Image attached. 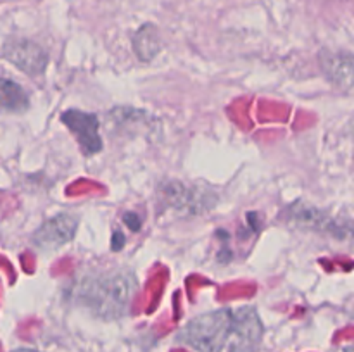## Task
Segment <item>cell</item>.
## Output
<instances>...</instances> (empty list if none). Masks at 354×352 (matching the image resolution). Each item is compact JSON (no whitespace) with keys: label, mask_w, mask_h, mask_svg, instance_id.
I'll return each mask as SVG.
<instances>
[{"label":"cell","mask_w":354,"mask_h":352,"mask_svg":"<svg viewBox=\"0 0 354 352\" xmlns=\"http://www.w3.org/2000/svg\"><path fill=\"white\" fill-rule=\"evenodd\" d=\"M263 338V323L252 306L221 307L190 320L178 342L197 352H254Z\"/></svg>","instance_id":"cell-1"},{"label":"cell","mask_w":354,"mask_h":352,"mask_svg":"<svg viewBox=\"0 0 354 352\" xmlns=\"http://www.w3.org/2000/svg\"><path fill=\"white\" fill-rule=\"evenodd\" d=\"M138 290V280L128 269L90 273L75 286V299L85 309L104 320H116L128 313Z\"/></svg>","instance_id":"cell-2"},{"label":"cell","mask_w":354,"mask_h":352,"mask_svg":"<svg viewBox=\"0 0 354 352\" xmlns=\"http://www.w3.org/2000/svg\"><path fill=\"white\" fill-rule=\"evenodd\" d=\"M158 200L165 211H173L180 216H197L213 209L218 195L209 188H197L178 179H166L159 185Z\"/></svg>","instance_id":"cell-3"},{"label":"cell","mask_w":354,"mask_h":352,"mask_svg":"<svg viewBox=\"0 0 354 352\" xmlns=\"http://www.w3.org/2000/svg\"><path fill=\"white\" fill-rule=\"evenodd\" d=\"M61 123L76 138L80 150L90 157L102 150L104 141L100 137V121L97 114L80 109H68L61 114Z\"/></svg>","instance_id":"cell-4"},{"label":"cell","mask_w":354,"mask_h":352,"mask_svg":"<svg viewBox=\"0 0 354 352\" xmlns=\"http://www.w3.org/2000/svg\"><path fill=\"white\" fill-rule=\"evenodd\" d=\"M3 59L10 64L16 66L21 72L30 78H40L44 76L48 66V54L37 41L24 40V38H14L3 45Z\"/></svg>","instance_id":"cell-5"},{"label":"cell","mask_w":354,"mask_h":352,"mask_svg":"<svg viewBox=\"0 0 354 352\" xmlns=\"http://www.w3.org/2000/svg\"><path fill=\"white\" fill-rule=\"evenodd\" d=\"M76 230H78V217L75 214H55L35 230L31 242L40 251H55L68 245L75 238Z\"/></svg>","instance_id":"cell-6"},{"label":"cell","mask_w":354,"mask_h":352,"mask_svg":"<svg viewBox=\"0 0 354 352\" xmlns=\"http://www.w3.org/2000/svg\"><path fill=\"white\" fill-rule=\"evenodd\" d=\"M322 69L328 81L342 90L354 88V55L353 54H324L320 57Z\"/></svg>","instance_id":"cell-7"},{"label":"cell","mask_w":354,"mask_h":352,"mask_svg":"<svg viewBox=\"0 0 354 352\" xmlns=\"http://www.w3.org/2000/svg\"><path fill=\"white\" fill-rule=\"evenodd\" d=\"M131 45H133L135 55L142 62L154 61L162 50L161 35H159L158 28L151 23L144 24V26L135 31L133 38H131Z\"/></svg>","instance_id":"cell-8"},{"label":"cell","mask_w":354,"mask_h":352,"mask_svg":"<svg viewBox=\"0 0 354 352\" xmlns=\"http://www.w3.org/2000/svg\"><path fill=\"white\" fill-rule=\"evenodd\" d=\"M0 99H2V109L6 113L23 114L30 107V95L26 90L16 81L10 79H2L0 83Z\"/></svg>","instance_id":"cell-9"},{"label":"cell","mask_w":354,"mask_h":352,"mask_svg":"<svg viewBox=\"0 0 354 352\" xmlns=\"http://www.w3.org/2000/svg\"><path fill=\"white\" fill-rule=\"evenodd\" d=\"M123 223L128 230L133 231V233H138L142 228V216H138L137 213H131V211H128V213H124V216H123Z\"/></svg>","instance_id":"cell-10"},{"label":"cell","mask_w":354,"mask_h":352,"mask_svg":"<svg viewBox=\"0 0 354 352\" xmlns=\"http://www.w3.org/2000/svg\"><path fill=\"white\" fill-rule=\"evenodd\" d=\"M124 242H127L124 235H121L120 231H114L113 242H111V245H113V251H121V248L124 247Z\"/></svg>","instance_id":"cell-11"},{"label":"cell","mask_w":354,"mask_h":352,"mask_svg":"<svg viewBox=\"0 0 354 352\" xmlns=\"http://www.w3.org/2000/svg\"><path fill=\"white\" fill-rule=\"evenodd\" d=\"M12 352H37V351H33V349H16V351Z\"/></svg>","instance_id":"cell-12"},{"label":"cell","mask_w":354,"mask_h":352,"mask_svg":"<svg viewBox=\"0 0 354 352\" xmlns=\"http://www.w3.org/2000/svg\"><path fill=\"white\" fill-rule=\"evenodd\" d=\"M344 352H354V345H351V347H348V349H346Z\"/></svg>","instance_id":"cell-13"}]
</instances>
